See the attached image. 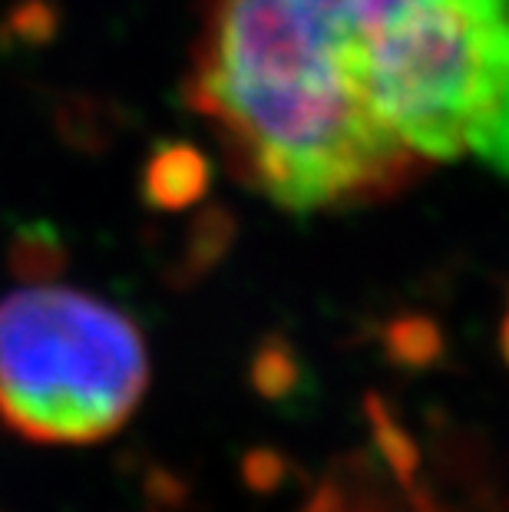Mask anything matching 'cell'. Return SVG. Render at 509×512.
<instances>
[{"mask_svg": "<svg viewBox=\"0 0 509 512\" xmlns=\"http://www.w3.org/2000/svg\"><path fill=\"white\" fill-rule=\"evenodd\" d=\"M189 100L291 215L384 202L440 166L509 179V0H205Z\"/></svg>", "mask_w": 509, "mask_h": 512, "instance_id": "1", "label": "cell"}, {"mask_svg": "<svg viewBox=\"0 0 509 512\" xmlns=\"http://www.w3.org/2000/svg\"><path fill=\"white\" fill-rule=\"evenodd\" d=\"M149 387L133 318L67 285H27L0 301V420L34 443H100Z\"/></svg>", "mask_w": 509, "mask_h": 512, "instance_id": "2", "label": "cell"}, {"mask_svg": "<svg viewBox=\"0 0 509 512\" xmlns=\"http://www.w3.org/2000/svg\"><path fill=\"white\" fill-rule=\"evenodd\" d=\"M371 427H374L377 446H381V453L387 456V463L394 466L404 483H410V476L417 470V446L404 430H400V423L391 417V413L381 407V400H374V407H371Z\"/></svg>", "mask_w": 509, "mask_h": 512, "instance_id": "3", "label": "cell"}, {"mask_svg": "<svg viewBox=\"0 0 509 512\" xmlns=\"http://www.w3.org/2000/svg\"><path fill=\"white\" fill-rule=\"evenodd\" d=\"M255 384L265 397H281L295 384V367L288 364V357H262L255 364Z\"/></svg>", "mask_w": 509, "mask_h": 512, "instance_id": "4", "label": "cell"}, {"mask_svg": "<svg viewBox=\"0 0 509 512\" xmlns=\"http://www.w3.org/2000/svg\"><path fill=\"white\" fill-rule=\"evenodd\" d=\"M252 473H262V479H255L252 486L258 489H272L278 483V476L285 473V466H281V460L275 453H252L248 456V463H245V476H252Z\"/></svg>", "mask_w": 509, "mask_h": 512, "instance_id": "5", "label": "cell"}, {"mask_svg": "<svg viewBox=\"0 0 509 512\" xmlns=\"http://www.w3.org/2000/svg\"><path fill=\"white\" fill-rule=\"evenodd\" d=\"M503 357H506V364H509V314H506V321H503Z\"/></svg>", "mask_w": 509, "mask_h": 512, "instance_id": "6", "label": "cell"}]
</instances>
